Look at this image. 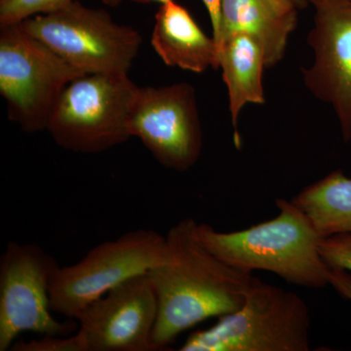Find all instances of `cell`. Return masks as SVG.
Returning a JSON list of instances; mask_svg holds the SVG:
<instances>
[{"mask_svg":"<svg viewBox=\"0 0 351 351\" xmlns=\"http://www.w3.org/2000/svg\"><path fill=\"white\" fill-rule=\"evenodd\" d=\"M196 223L186 218L168 230L167 258L149 272L158 302L156 350H168L203 321L237 311L253 282L252 272L228 265L201 243Z\"/></svg>","mask_w":351,"mask_h":351,"instance_id":"cell-1","label":"cell"},{"mask_svg":"<svg viewBox=\"0 0 351 351\" xmlns=\"http://www.w3.org/2000/svg\"><path fill=\"white\" fill-rule=\"evenodd\" d=\"M279 214L246 230L221 232L196 223L198 240L221 261L237 269L263 270L301 287L329 285L331 267L318 249L322 237L292 200L276 199Z\"/></svg>","mask_w":351,"mask_h":351,"instance_id":"cell-2","label":"cell"},{"mask_svg":"<svg viewBox=\"0 0 351 351\" xmlns=\"http://www.w3.org/2000/svg\"><path fill=\"white\" fill-rule=\"evenodd\" d=\"M193 332L181 351H308L311 316L302 298L254 277L242 306Z\"/></svg>","mask_w":351,"mask_h":351,"instance_id":"cell-3","label":"cell"},{"mask_svg":"<svg viewBox=\"0 0 351 351\" xmlns=\"http://www.w3.org/2000/svg\"><path fill=\"white\" fill-rule=\"evenodd\" d=\"M138 87L128 73H89L64 88L47 131L58 145L76 154L107 152L132 138L128 122Z\"/></svg>","mask_w":351,"mask_h":351,"instance_id":"cell-4","label":"cell"},{"mask_svg":"<svg viewBox=\"0 0 351 351\" xmlns=\"http://www.w3.org/2000/svg\"><path fill=\"white\" fill-rule=\"evenodd\" d=\"M84 75L20 24L0 25V93L25 133L47 130L64 88Z\"/></svg>","mask_w":351,"mask_h":351,"instance_id":"cell-5","label":"cell"},{"mask_svg":"<svg viewBox=\"0 0 351 351\" xmlns=\"http://www.w3.org/2000/svg\"><path fill=\"white\" fill-rule=\"evenodd\" d=\"M166 235L134 230L97 245L73 265L58 267L50 285L53 313L76 320L83 309L124 281L165 262Z\"/></svg>","mask_w":351,"mask_h":351,"instance_id":"cell-6","label":"cell"},{"mask_svg":"<svg viewBox=\"0 0 351 351\" xmlns=\"http://www.w3.org/2000/svg\"><path fill=\"white\" fill-rule=\"evenodd\" d=\"M19 24L85 75L128 73L142 44L136 29L117 24L103 9L89 8L76 0Z\"/></svg>","mask_w":351,"mask_h":351,"instance_id":"cell-7","label":"cell"},{"mask_svg":"<svg viewBox=\"0 0 351 351\" xmlns=\"http://www.w3.org/2000/svg\"><path fill=\"white\" fill-rule=\"evenodd\" d=\"M59 263L36 244L11 241L0 258V351L11 350L25 332L69 336L77 331L73 319L53 316L50 285Z\"/></svg>","mask_w":351,"mask_h":351,"instance_id":"cell-8","label":"cell"},{"mask_svg":"<svg viewBox=\"0 0 351 351\" xmlns=\"http://www.w3.org/2000/svg\"><path fill=\"white\" fill-rule=\"evenodd\" d=\"M128 129L166 169H191L203 147L195 88L186 82L138 87Z\"/></svg>","mask_w":351,"mask_h":351,"instance_id":"cell-9","label":"cell"},{"mask_svg":"<svg viewBox=\"0 0 351 351\" xmlns=\"http://www.w3.org/2000/svg\"><path fill=\"white\" fill-rule=\"evenodd\" d=\"M158 302L149 274L132 277L76 318L87 351H156Z\"/></svg>","mask_w":351,"mask_h":351,"instance_id":"cell-10","label":"cell"},{"mask_svg":"<svg viewBox=\"0 0 351 351\" xmlns=\"http://www.w3.org/2000/svg\"><path fill=\"white\" fill-rule=\"evenodd\" d=\"M314 24L307 36L313 63L302 69L307 89L331 106L345 142L351 140V0H308Z\"/></svg>","mask_w":351,"mask_h":351,"instance_id":"cell-11","label":"cell"},{"mask_svg":"<svg viewBox=\"0 0 351 351\" xmlns=\"http://www.w3.org/2000/svg\"><path fill=\"white\" fill-rule=\"evenodd\" d=\"M299 9L293 0H221L219 34L215 39L219 51L223 39L247 34L262 48L267 68L276 66L297 27Z\"/></svg>","mask_w":351,"mask_h":351,"instance_id":"cell-12","label":"cell"},{"mask_svg":"<svg viewBox=\"0 0 351 351\" xmlns=\"http://www.w3.org/2000/svg\"><path fill=\"white\" fill-rule=\"evenodd\" d=\"M151 43L163 63L195 73L219 68V46L208 36L186 7L174 0L160 4Z\"/></svg>","mask_w":351,"mask_h":351,"instance_id":"cell-13","label":"cell"},{"mask_svg":"<svg viewBox=\"0 0 351 351\" xmlns=\"http://www.w3.org/2000/svg\"><path fill=\"white\" fill-rule=\"evenodd\" d=\"M219 68L228 94V107L237 149L241 147L239 119L248 104L263 105V71L267 68L265 54L257 41L244 34H235L223 39L219 46Z\"/></svg>","mask_w":351,"mask_h":351,"instance_id":"cell-14","label":"cell"},{"mask_svg":"<svg viewBox=\"0 0 351 351\" xmlns=\"http://www.w3.org/2000/svg\"><path fill=\"white\" fill-rule=\"evenodd\" d=\"M313 221L322 237L351 233V178L335 170L291 199Z\"/></svg>","mask_w":351,"mask_h":351,"instance_id":"cell-15","label":"cell"},{"mask_svg":"<svg viewBox=\"0 0 351 351\" xmlns=\"http://www.w3.org/2000/svg\"><path fill=\"white\" fill-rule=\"evenodd\" d=\"M73 0H0V25L19 24L27 18L55 12Z\"/></svg>","mask_w":351,"mask_h":351,"instance_id":"cell-16","label":"cell"},{"mask_svg":"<svg viewBox=\"0 0 351 351\" xmlns=\"http://www.w3.org/2000/svg\"><path fill=\"white\" fill-rule=\"evenodd\" d=\"M10 350L13 351H87L84 339L76 331L69 336L43 335V338L25 341L17 339Z\"/></svg>","mask_w":351,"mask_h":351,"instance_id":"cell-17","label":"cell"},{"mask_svg":"<svg viewBox=\"0 0 351 351\" xmlns=\"http://www.w3.org/2000/svg\"><path fill=\"white\" fill-rule=\"evenodd\" d=\"M318 249L321 257L330 267L351 271V233H338L322 237Z\"/></svg>","mask_w":351,"mask_h":351,"instance_id":"cell-18","label":"cell"},{"mask_svg":"<svg viewBox=\"0 0 351 351\" xmlns=\"http://www.w3.org/2000/svg\"><path fill=\"white\" fill-rule=\"evenodd\" d=\"M329 285H331L339 295L351 301V271L331 267L329 272Z\"/></svg>","mask_w":351,"mask_h":351,"instance_id":"cell-19","label":"cell"},{"mask_svg":"<svg viewBox=\"0 0 351 351\" xmlns=\"http://www.w3.org/2000/svg\"><path fill=\"white\" fill-rule=\"evenodd\" d=\"M206 7L210 20H211L212 29H213V38H218L219 29V7L221 0H202Z\"/></svg>","mask_w":351,"mask_h":351,"instance_id":"cell-20","label":"cell"},{"mask_svg":"<svg viewBox=\"0 0 351 351\" xmlns=\"http://www.w3.org/2000/svg\"><path fill=\"white\" fill-rule=\"evenodd\" d=\"M101 1H103L106 5L115 7L119 6V4L123 3V2L125 1H132L142 4L154 3V2L164 4L166 3V2L170 1V0H101Z\"/></svg>","mask_w":351,"mask_h":351,"instance_id":"cell-21","label":"cell"},{"mask_svg":"<svg viewBox=\"0 0 351 351\" xmlns=\"http://www.w3.org/2000/svg\"><path fill=\"white\" fill-rule=\"evenodd\" d=\"M295 2V5L299 7L300 9L304 8L306 6L308 0H293Z\"/></svg>","mask_w":351,"mask_h":351,"instance_id":"cell-22","label":"cell"}]
</instances>
